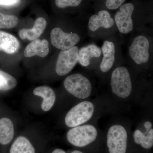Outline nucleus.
<instances>
[{
    "label": "nucleus",
    "mask_w": 153,
    "mask_h": 153,
    "mask_svg": "<svg viewBox=\"0 0 153 153\" xmlns=\"http://www.w3.org/2000/svg\"><path fill=\"white\" fill-rule=\"evenodd\" d=\"M119 8L114 19L118 32L120 34L131 36L142 32H153L152 18L145 15L136 16L134 4H123Z\"/></svg>",
    "instance_id": "1"
},
{
    "label": "nucleus",
    "mask_w": 153,
    "mask_h": 153,
    "mask_svg": "<svg viewBox=\"0 0 153 153\" xmlns=\"http://www.w3.org/2000/svg\"><path fill=\"white\" fill-rule=\"evenodd\" d=\"M127 47L126 58L134 66H149L153 58V32H142L130 36Z\"/></svg>",
    "instance_id": "2"
},
{
    "label": "nucleus",
    "mask_w": 153,
    "mask_h": 153,
    "mask_svg": "<svg viewBox=\"0 0 153 153\" xmlns=\"http://www.w3.org/2000/svg\"><path fill=\"white\" fill-rule=\"evenodd\" d=\"M88 36L93 39H102L117 35L118 31L114 17L102 10L89 17L86 24Z\"/></svg>",
    "instance_id": "3"
},
{
    "label": "nucleus",
    "mask_w": 153,
    "mask_h": 153,
    "mask_svg": "<svg viewBox=\"0 0 153 153\" xmlns=\"http://www.w3.org/2000/svg\"><path fill=\"white\" fill-rule=\"evenodd\" d=\"M116 35L105 39L101 48L102 58L99 65L100 71L103 74L110 71L115 65L125 62L122 49V43Z\"/></svg>",
    "instance_id": "4"
},
{
    "label": "nucleus",
    "mask_w": 153,
    "mask_h": 153,
    "mask_svg": "<svg viewBox=\"0 0 153 153\" xmlns=\"http://www.w3.org/2000/svg\"><path fill=\"white\" fill-rule=\"evenodd\" d=\"M111 87L114 94L121 98L128 97L133 88L131 72L122 64L113 70L110 77Z\"/></svg>",
    "instance_id": "5"
},
{
    "label": "nucleus",
    "mask_w": 153,
    "mask_h": 153,
    "mask_svg": "<svg viewBox=\"0 0 153 153\" xmlns=\"http://www.w3.org/2000/svg\"><path fill=\"white\" fill-rule=\"evenodd\" d=\"M63 85L69 93L81 99L89 97L92 91V84L90 79L80 73L67 76L63 82Z\"/></svg>",
    "instance_id": "6"
},
{
    "label": "nucleus",
    "mask_w": 153,
    "mask_h": 153,
    "mask_svg": "<svg viewBox=\"0 0 153 153\" xmlns=\"http://www.w3.org/2000/svg\"><path fill=\"white\" fill-rule=\"evenodd\" d=\"M94 112V106L89 101H83L73 107L65 117L66 125L73 128L88 121Z\"/></svg>",
    "instance_id": "7"
},
{
    "label": "nucleus",
    "mask_w": 153,
    "mask_h": 153,
    "mask_svg": "<svg viewBox=\"0 0 153 153\" xmlns=\"http://www.w3.org/2000/svg\"><path fill=\"white\" fill-rule=\"evenodd\" d=\"M97 136V130L93 126L85 125L69 130L67 134V139L71 145L83 147L93 142Z\"/></svg>",
    "instance_id": "8"
},
{
    "label": "nucleus",
    "mask_w": 153,
    "mask_h": 153,
    "mask_svg": "<svg viewBox=\"0 0 153 153\" xmlns=\"http://www.w3.org/2000/svg\"><path fill=\"white\" fill-rule=\"evenodd\" d=\"M87 34L82 33H67L60 27H55L50 34L51 43L55 48L60 50L68 49L76 46Z\"/></svg>",
    "instance_id": "9"
},
{
    "label": "nucleus",
    "mask_w": 153,
    "mask_h": 153,
    "mask_svg": "<svg viewBox=\"0 0 153 153\" xmlns=\"http://www.w3.org/2000/svg\"><path fill=\"white\" fill-rule=\"evenodd\" d=\"M127 133L124 127L115 125L110 128L107 134V145L110 153H126Z\"/></svg>",
    "instance_id": "10"
},
{
    "label": "nucleus",
    "mask_w": 153,
    "mask_h": 153,
    "mask_svg": "<svg viewBox=\"0 0 153 153\" xmlns=\"http://www.w3.org/2000/svg\"><path fill=\"white\" fill-rule=\"evenodd\" d=\"M79 49L75 46L59 52L55 65V71L58 75L64 76L72 71L78 62Z\"/></svg>",
    "instance_id": "11"
},
{
    "label": "nucleus",
    "mask_w": 153,
    "mask_h": 153,
    "mask_svg": "<svg viewBox=\"0 0 153 153\" xmlns=\"http://www.w3.org/2000/svg\"><path fill=\"white\" fill-rule=\"evenodd\" d=\"M78 62L83 67H87L93 62L100 63L102 58L101 48L94 44L81 47L78 53Z\"/></svg>",
    "instance_id": "12"
},
{
    "label": "nucleus",
    "mask_w": 153,
    "mask_h": 153,
    "mask_svg": "<svg viewBox=\"0 0 153 153\" xmlns=\"http://www.w3.org/2000/svg\"><path fill=\"white\" fill-rule=\"evenodd\" d=\"M47 21L40 17L36 19L33 27L31 29H22L19 31V37L22 39H28L33 41L38 39L42 35L47 27Z\"/></svg>",
    "instance_id": "13"
},
{
    "label": "nucleus",
    "mask_w": 153,
    "mask_h": 153,
    "mask_svg": "<svg viewBox=\"0 0 153 153\" xmlns=\"http://www.w3.org/2000/svg\"><path fill=\"white\" fill-rule=\"evenodd\" d=\"M49 52V44L45 39L41 40L36 39L32 41L26 47L24 52V55L27 57L37 56L45 57Z\"/></svg>",
    "instance_id": "14"
},
{
    "label": "nucleus",
    "mask_w": 153,
    "mask_h": 153,
    "mask_svg": "<svg viewBox=\"0 0 153 153\" xmlns=\"http://www.w3.org/2000/svg\"><path fill=\"white\" fill-rule=\"evenodd\" d=\"M33 93L44 99L41 105V108L44 111H49L52 108L56 98L55 92L52 88L47 86H39L35 88Z\"/></svg>",
    "instance_id": "15"
},
{
    "label": "nucleus",
    "mask_w": 153,
    "mask_h": 153,
    "mask_svg": "<svg viewBox=\"0 0 153 153\" xmlns=\"http://www.w3.org/2000/svg\"><path fill=\"white\" fill-rule=\"evenodd\" d=\"M20 47L19 40L8 33L0 31V51L8 54H15Z\"/></svg>",
    "instance_id": "16"
},
{
    "label": "nucleus",
    "mask_w": 153,
    "mask_h": 153,
    "mask_svg": "<svg viewBox=\"0 0 153 153\" xmlns=\"http://www.w3.org/2000/svg\"><path fill=\"white\" fill-rule=\"evenodd\" d=\"M14 128L12 121L8 118L0 119V144L5 146L11 142L13 138Z\"/></svg>",
    "instance_id": "17"
},
{
    "label": "nucleus",
    "mask_w": 153,
    "mask_h": 153,
    "mask_svg": "<svg viewBox=\"0 0 153 153\" xmlns=\"http://www.w3.org/2000/svg\"><path fill=\"white\" fill-rule=\"evenodd\" d=\"M10 153H36L34 147L26 137H18L11 146Z\"/></svg>",
    "instance_id": "18"
},
{
    "label": "nucleus",
    "mask_w": 153,
    "mask_h": 153,
    "mask_svg": "<svg viewBox=\"0 0 153 153\" xmlns=\"http://www.w3.org/2000/svg\"><path fill=\"white\" fill-rule=\"evenodd\" d=\"M134 138L136 143L144 149H151L153 146V129H150L147 135L140 130H136L134 133Z\"/></svg>",
    "instance_id": "19"
},
{
    "label": "nucleus",
    "mask_w": 153,
    "mask_h": 153,
    "mask_svg": "<svg viewBox=\"0 0 153 153\" xmlns=\"http://www.w3.org/2000/svg\"><path fill=\"white\" fill-rule=\"evenodd\" d=\"M17 83L16 79L15 77L0 70V90H10L16 86Z\"/></svg>",
    "instance_id": "20"
},
{
    "label": "nucleus",
    "mask_w": 153,
    "mask_h": 153,
    "mask_svg": "<svg viewBox=\"0 0 153 153\" xmlns=\"http://www.w3.org/2000/svg\"><path fill=\"white\" fill-rule=\"evenodd\" d=\"M19 19L13 15H6L0 13V29H11L16 27Z\"/></svg>",
    "instance_id": "21"
},
{
    "label": "nucleus",
    "mask_w": 153,
    "mask_h": 153,
    "mask_svg": "<svg viewBox=\"0 0 153 153\" xmlns=\"http://www.w3.org/2000/svg\"><path fill=\"white\" fill-rule=\"evenodd\" d=\"M83 0H55V5L60 9L75 7L80 5Z\"/></svg>",
    "instance_id": "22"
},
{
    "label": "nucleus",
    "mask_w": 153,
    "mask_h": 153,
    "mask_svg": "<svg viewBox=\"0 0 153 153\" xmlns=\"http://www.w3.org/2000/svg\"><path fill=\"white\" fill-rule=\"evenodd\" d=\"M126 0H105V7L111 10L118 9L125 2Z\"/></svg>",
    "instance_id": "23"
},
{
    "label": "nucleus",
    "mask_w": 153,
    "mask_h": 153,
    "mask_svg": "<svg viewBox=\"0 0 153 153\" xmlns=\"http://www.w3.org/2000/svg\"><path fill=\"white\" fill-rule=\"evenodd\" d=\"M21 0H0V6L4 7H13L17 5Z\"/></svg>",
    "instance_id": "24"
},
{
    "label": "nucleus",
    "mask_w": 153,
    "mask_h": 153,
    "mask_svg": "<svg viewBox=\"0 0 153 153\" xmlns=\"http://www.w3.org/2000/svg\"><path fill=\"white\" fill-rule=\"evenodd\" d=\"M145 127L146 128L147 130H149L152 127V124L150 122H146L144 124Z\"/></svg>",
    "instance_id": "25"
},
{
    "label": "nucleus",
    "mask_w": 153,
    "mask_h": 153,
    "mask_svg": "<svg viewBox=\"0 0 153 153\" xmlns=\"http://www.w3.org/2000/svg\"><path fill=\"white\" fill-rule=\"evenodd\" d=\"M52 153H66L65 151L61 149H57L53 151Z\"/></svg>",
    "instance_id": "26"
},
{
    "label": "nucleus",
    "mask_w": 153,
    "mask_h": 153,
    "mask_svg": "<svg viewBox=\"0 0 153 153\" xmlns=\"http://www.w3.org/2000/svg\"><path fill=\"white\" fill-rule=\"evenodd\" d=\"M71 153H83L81 152H80L79 151H74L73 152H72Z\"/></svg>",
    "instance_id": "27"
}]
</instances>
